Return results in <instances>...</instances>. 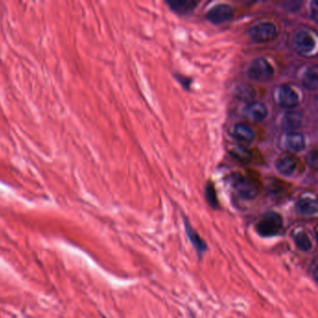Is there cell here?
Segmentation results:
<instances>
[{"label":"cell","instance_id":"3","mask_svg":"<svg viewBox=\"0 0 318 318\" xmlns=\"http://www.w3.org/2000/svg\"><path fill=\"white\" fill-rule=\"evenodd\" d=\"M274 69L270 62L265 58L259 57L252 61L247 69L248 78L258 82H266L274 77Z\"/></svg>","mask_w":318,"mask_h":318},{"label":"cell","instance_id":"18","mask_svg":"<svg viewBox=\"0 0 318 318\" xmlns=\"http://www.w3.org/2000/svg\"><path fill=\"white\" fill-rule=\"evenodd\" d=\"M235 96L239 100L249 103L256 97V91L248 84H242L235 89Z\"/></svg>","mask_w":318,"mask_h":318},{"label":"cell","instance_id":"10","mask_svg":"<svg viewBox=\"0 0 318 318\" xmlns=\"http://www.w3.org/2000/svg\"><path fill=\"white\" fill-rule=\"evenodd\" d=\"M275 166L281 175L285 177H290L296 172L298 160L291 154H284L276 160Z\"/></svg>","mask_w":318,"mask_h":318},{"label":"cell","instance_id":"9","mask_svg":"<svg viewBox=\"0 0 318 318\" xmlns=\"http://www.w3.org/2000/svg\"><path fill=\"white\" fill-rule=\"evenodd\" d=\"M245 117L254 122H260L268 115L267 106L261 102L252 101L246 105L244 110Z\"/></svg>","mask_w":318,"mask_h":318},{"label":"cell","instance_id":"8","mask_svg":"<svg viewBox=\"0 0 318 318\" xmlns=\"http://www.w3.org/2000/svg\"><path fill=\"white\" fill-rule=\"evenodd\" d=\"M184 226H185L187 236L189 238V240L191 241L194 249L197 252L198 256L202 258L204 256V254L207 252L208 244H206L204 239L200 236V234L196 231V229L193 228V225L190 223V221L186 217L184 218Z\"/></svg>","mask_w":318,"mask_h":318},{"label":"cell","instance_id":"22","mask_svg":"<svg viewBox=\"0 0 318 318\" xmlns=\"http://www.w3.org/2000/svg\"><path fill=\"white\" fill-rule=\"evenodd\" d=\"M307 161H308V163H309L310 166L317 168V165H318V152H317V149H314L312 152L308 154Z\"/></svg>","mask_w":318,"mask_h":318},{"label":"cell","instance_id":"19","mask_svg":"<svg viewBox=\"0 0 318 318\" xmlns=\"http://www.w3.org/2000/svg\"><path fill=\"white\" fill-rule=\"evenodd\" d=\"M294 242L297 247L302 251H309L312 248V241L310 237L303 230L297 231L294 234Z\"/></svg>","mask_w":318,"mask_h":318},{"label":"cell","instance_id":"13","mask_svg":"<svg viewBox=\"0 0 318 318\" xmlns=\"http://www.w3.org/2000/svg\"><path fill=\"white\" fill-rule=\"evenodd\" d=\"M285 147L291 152H301L305 148V138L302 133L292 132L285 138Z\"/></svg>","mask_w":318,"mask_h":318},{"label":"cell","instance_id":"16","mask_svg":"<svg viewBox=\"0 0 318 318\" xmlns=\"http://www.w3.org/2000/svg\"><path fill=\"white\" fill-rule=\"evenodd\" d=\"M302 83L304 87L309 91H316L318 87V68L317 66L309 67L302 79Z\"/></svg>","mask_w":318,"mask_h":318},{"label":"cell","instance_id":"2","mask_svg":"<svg viewBox=\"0 0 318 318\" xmlns=\"http://www.w3.org/2000/svg\"><path fill=\"white\" fill-rule=\"evenodd\" d=\"M284 226V220L280 214L269 211L262 215L256 224V231L261 237H274L280 233Z\"/></svg>","mask_w":318,"mask_h":318},{"label":"cell","instance_id":"14","mask_svg":"<svg viewBox=\"0 0 318 318\" xmlns=\"http://www.w3.org/2000/svg\"><path fill=\"white\" fill-rule=\"evenodd\" d=\"M173 11L178 14H188L192 12L196 6L199 4L198 1L191 0H175L166 2Z\"/></svg>","mask_w":318,"mask_h":318},{"label":"cell","instance_id":"15","mask_svg":"<svg viewBox=\"0 0 318 318\" xmlns=\"http://www.w3.org/2000/svg\"><path fill=\"white\" fill-rule=\"evenodd\" d=\"M303 121V116L302 114L295 112V111H290L288 112L282 119V127L289 131V133L295 132Z\"/></svg>","mask_w":318,"mask_h":318},{"label":"cell","instance_id":"23","mask_svg":"<svg viewBox=\"0 0 318 318\" xmlns=\"http://www.w3.org/2000/svg\"><path fill=\"white\" fill-rule=\"evenodd\" d=\"M310 16L314 21L318 20V6L317 1H313L310 5Z\"/></svg>","mask_w":318,"mask_h":318},{"label":"cell","instance_id":"11","mask_svg":"<svg viewBox=\"0 0 318 318\" xmlns=\"http://www.w3.org/2000/svg\"><path fill=\"white\" fill-rule=\"evenodd\" d=\"M231 135L237 140L250 143L255 138V133L250 126L244 122H239L231 128Z\"/></svg>","mask_w":318,"mask_h":318},{"label":"cell","instance_id":"24","mask_svg":"<svg viewBox=\"0 0 318 318\" xmlns=\"http://www.w3.org/2000/svg\"><path fill=\"white\" fill-rule=\"evenodd\" d=\"M176 78H178V82H180L181 84H182V86L183 87H185L187 89H189V87H190V84H191V82L192 81L189 79V78H187V77H184V76H176Z\"/></svg>","mask_w":318,"mask_h":318},{"label":"cell","instance_id":"17","mask_svg":"<svg viewBox=\"0 0 318 318\" xmlns=\"http://www.w3.org/2000/svg\"><path fill=\"white\" fill-rule=\"evenodd\" d=\"M269 195L274 200L282 201L286 199L289 195L287 186H284L282 182H273L269 186Z\"/></svg>","mask_w":318,"mask_h":318},{"label":"cell","instance_id":"21","mask_svg":"<svg viewBox=\"0 0 318 318\" xmlns=\"http://www.w3.org/2000/svg\"><path fill=\"white\" fill-rule=\"evenodd\" d=\"M230 153L241 163H249L253 160L251 151L244 147H240V146L235 147V148H232Z\"/></svg>","mask_w":318,"mask_h":318},{"label":"cell","instance_id":"20","mask_svg":"<svg viewBox=\"0 0 318 318\" xmlns=\"http://www.w3.org/2000/svg\"><path fill=\"white\" fill-rule=\"evenodd\" d=\"M205 194H206V200L211 208H214V209L219 208V203H218V199H217L216 191H215L214 184L211 181H208V184L206 185Z\"/></svg>","mask_w":318,"mask_h":318},{"label":"cell","instance_id":"6","mask_svg":"<svg viewBox=\"0 0 318 318\" xmlns=\"http://www.w3.org/2000/svg\"><path fill=\"white\" fill-rule=\"evenodd\" d=\"M233 16V8L229 4L220 3L217 5H214L211 7L207 12V18L208 21L214 23L219 24L223 22H227L230 20Z\"/></svg>","mask_w":318,"mask_h":318},{"label":"cell","instance_id":"4","mask_svg":"<svg viewBox=\"0 0 318 318\" xmlns=\"http://www.w3.org/2000/svg\"><path fill=\"white\" fill-rule=\"evenodd\" d=\"M252 39L259 43H264L273 40L277 35V28L273 22L257 23L248 31Z\"/></svg>","mask_w":318,"mask_h":318},{"label":"cell","instance_id":"1","mask_svg":"<svg viewBox=\"0 0 318 318\" xmlns=\"http://www.w3.org/2000/svg\"><path fill=\"white\" fill-rule=\"evenodd\" d=\"M230 183L237 195L244 200H253L259 195V182L251 177L236 173L230 178Z\"/></svg>","mask_w":318,"mask_h":318},{"label":"cell","instance_id":"7","mask_svg":"<svg viewBox=\"0 0 318 318\" xmlns=\"http://www.w3.org/2000/svg\"><path fill=\"white\" fill-rule=\"evenodd\" d=\"M277 103L284 108H294L300 103L296 91L289 85H281L276 93Z\"/></svg>","mask_w":318,"mask_h":318},{"label":"cell","instance_id":"25","mask_svg":"<svg viewBox=\"0 0 318 318\" xmlns=\"http://www.w3.org/2000/svg\"><path fill=\"white\" fill-rule=\"evenodd\" d=\"M311 267L314 268V270L311 271L312 274H313V276H314V279L317 280V274H318V263H317V259H315V261H314V263L312 264Z\"/></svg>","mask_w":318,"mask_h":318},{"label":"cell","instance_id":"5","mask_svg":"<svg viewBox=\"0 0 318 318\" xmlns=\"http://www.w3.org/2000/svg\"><path fill=\"white\" fill-rule=\"evenodd\" d=\"M293 45L298 52L310 53L316 49L317 42L311 33L306 30H298L293 36Z\"/></svg>","mask_w":318,"mask_h":318},{"label":"cell","instance_id":"12","mask_svg":"<svg viewBox=\"0 0 318 318\" xmlns=\"http://www.w3.org/2000/svg\"><path fill=\"white\" fill-rule=\"evenodd\" d=\"M296 211L302 215L310 216L318 213V203L315 198L302 197L297 202Z\"/></svg>","mask_w":318,"mask_h":318}]
</instances>
